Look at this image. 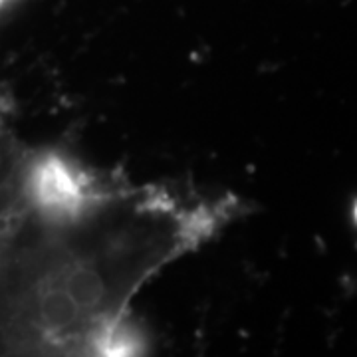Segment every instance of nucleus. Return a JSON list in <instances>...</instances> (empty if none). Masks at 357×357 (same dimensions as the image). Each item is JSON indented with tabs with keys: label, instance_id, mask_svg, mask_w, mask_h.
Instances as JSON below:
<instances>
[{
	"label": "nucleus",
	"instance_id": "f257e3e1",
	"mask_svg": "<svg viewBox=\"0 0 357 357\" xmlns=\"http://www.w3.org/2000/svg\"><path fill=\"white\" fill-rule=\"evenodd\" d=\"M197 232L155 195L112 191L74 218L44 217L16 183L0 234V357H91L96 337Z\"/></svg>",
	"mask_w": 357,
	"mask_h": 357
},
{
	"label": "nucleus",
	"instance_id": "f03ea898",
	"mask_svg": "<svg viewBox=\"0 0 357 357\" xmlns=\"http://www.w3.org/2000/svg\"><path fill=\"white\" fill-rule=\"evenodd\" d=\"M356 218H357V206H356Z\"/></svg>",
	"mask_w": 357,
	"mask_h": 357
}]
</instances>
